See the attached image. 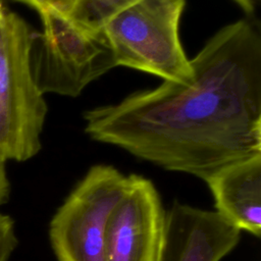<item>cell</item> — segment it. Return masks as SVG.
<instances>
[{
  "label": "cell",
  "instance_id": "cell-3",
  "mask_svg": "<svg viewBox=\"0 0 261 261\" xmlns=\"http://www.w3.org/2000/svg\"><path fill=\"white\" fill-rule=\"evenodd\" d=\"M34 32L9 11L0 33V157L27 161L42 148L48 107L31 67Z\"/></svg>",
  "mask_w": 261,
  "mask_h": 261
},
{
  "label": "cell",
  "instance_id": "cell-13",
  "mask_svg": "<svg viewBox=\"0 0 261 261\" xmlns=\"http://www.w3.org/2000/svg\"><path fill=\"white\" fill-rule=\"evenodd\" d=\"M232 1L237 3L248 16H252L255 13L257 6L260 2V0H232Z\"/></svg>",
  "mask_w": 261,
  "mask_h": 261
},
{
  "label": "cell",
  "instance_id": "cell-4",
  "mask_svg": "<svg viewBox=\"0 0 261 261\" xmlns=\"http://www.w3.org/2000/svg\"><path fill=\"white\" fill-rule=\"evenodd\" d=\"M42 32L34 33L31 67L40 92L76 97L93 81L116 67L103 31L75 25L65 12L39 13Z\"/></svg>",
  "mask_w": 261,
  "mask_h": 261
},
{
  "label": "cell",
  "instance_id": "cell-2",
  "mask_svg": "<svg viewBox=\"0 0 261 261\" xmlns=\"http://www.w3.org/2000/svg\"><path fill=\"white\" fill-rule=\"evenodd\" d=\"M186 0H138L111 17L102 31L122 65L186 84L192 67L179 38Z\"/></svg>",
  "mask_w": 261,
  "mask_h": 261
},
{
  "label": "cell",
  "instance_id": "cell-12",
  "mask_svg": "<svg viewBox=\"0 0 261 261\" xmlns=\"http://www.w3.org/2000/svg\"><path fill=\"white\" fill-rule=\"evenodd\" d=\"M6 161L0 157V206L5 204L10 195V184L6 172Z\"/></svg>",
  "mask_w": 261,
  "mask_h": 261
},
{
  "label": "cell",
  "instance_id": "cell-1",
  "mask_svg": "<svg viewBox=\"0 0 261 261\" xmlns=\"http://www.w3.org/2000/svg\"><path fill=\"white\" fill-rule=\"evenodd\" d=\"M190 63L186 84L164 81L85 111V132L94 141L202 180L261 154L259 29L248 19L229 23Z\"/></svg>",
  "mask_w": 261,
  "mask_h": 261
},
{
  "label": "cell",
  "instance_id": "cell-5",
  "mask_svg": "<svg viewBox=\"0 0 261 261\" xmlns=\"http://www.w3.org/2000/svg\"><path fill=\"white\" fill-rule=\"evenodd\" d=\"M128 175L108 164H96L77 181L49 224L57 261H105L110 214L123 196Z\"/></svg>",
  "mask_w": 261,
  "mask_h": 261
},
{
  "label": "cell",
  "instance_id": "cell-10",
  "mask_svg": "<svg viewBox=\"0 0 261 261\" xmlns=\"http://www.w3.org/2000/svg\"><path fill=\"white\" fill-rule=\"evenodd\" d=\"M16 246L14 221L9 215L0 213V261H8Z\"/></svg>",
  "mask_w": 261,
  "mask_h": 261
},
{
  "label": "cell",
  "instance_id": "cell-6",
  "mask_svg": "<svg viewBox=\"0 0 261 261\" xmlns=\"http://www.w3.org/2000/svg\"><path fill=\"white\" fill-rule=\"evenodd\" d=\"M166 210L154 184L129 174L126 190L112 210L105 236V261H158Z\"/></svg>",
  "mask_w": 261,
  "mask_h": 261
},
{
  "label": "cell",
  "instance_id": "cell-14",
  "mask_svg": "<svg viewBox=\"0 0 261 261\" xmlns=\"http://www.w3.org/2000/svg\"><path fill=\"white\" fill-rule=\"evenodd\" d=\"M8 10L5 8L3 2L0 0V33L3 29V25L5 23V20H6V17H7V14H8Z\"/></svg>",
  "mask_w": 261,
  "mask_h": 261
},
{
  "label": "cell",
  "instance_id": "cell-11",
  "mask_svg": "<svg viewBox=\"0 0 261 261\" xmlns=\"http://www.w3.org/2000/svg\"><path fill=\"white\" fill-rule=\"evenodd\" d=\"M20 2L33 9L38 13L47 9H56L62 12H67L73 0H14Z\"/></svg>",
  "mask_w": 261,
  "mask_h": 261
},
{
  "label": "cell",
  "instance_id": "cell-7",
  "mask_svg": "<svg viewBox=\"0 0 261 261\" xmlns=\"http://www.w3.org/2000/svg\"><path fill=\"white\" fill-rule=\"evenodd\" d=\"M240 240L241 231L216 211L175 201L166 210L158 261H221Z\"/></svg>",
  "mask_w": 261,
  "mask_h": 261
},
{
  "label": "cell",
  "instance_id": "cell-9",
  "mask_svg": "<svg viewBox=\"0 0 261 261\" xmlns=\"http://www.w3.org/2000/svg\"><path fill=\"white\" fill-rule=\"evenodd\" d=\"M138 0H73L66 12L68 18L79 28L89 31H101L116 13Z\"/></svg>",
  "mask_w": 261,
  "mask_h": 261
},
{
  "label": "cell",
  "instance_id": "cell-8",
  "mask_svg": "<svg viewBox=\"0 0 261 261\" xmlns=\"http://www.w3.org/2000/svg\"><path fill=\"white\" fill-rule=\"evenodd\" d=\"M215 211L229 224L260 238L261 154L230 163L204 180Z\"/></svg>",
  "mask_w": 261,
  "mask_h": 261
}]
</instances>
